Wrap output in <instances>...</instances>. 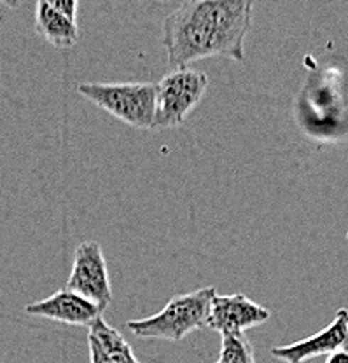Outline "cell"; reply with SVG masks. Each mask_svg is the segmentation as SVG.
Listing matches in <instances>:
<instances>
[{
    "mask_svg": "<svg viewBox=\"0 0 348 363\" xmlns=\"http://www.w3.org/2000/svg\"><path fill=\"white\" fill-rule=\"evenodd\" d=\"M256 0H186L163 23V45L172 67L205 58L245 62V39Z\"/></svg>",
    "mask_w": 348,
    "mask_h": 363,
    "instance_id": "1",
    "label": "cell"
},
{
    "mask_svg": "<svg viewBox=\"0 0 348 363\" xmlns=\"http://www.w3.org/2000/svg\"><path fill=\"white\" fill-rule=\"evenodd\" d=\"M214 286L195 290V292L175 295L158 315L130 320L126 323L128 330L142 339L183 340L189 332L207 328V320L210 315Z\"/></svg>",
    "mask_w": 348,
    "mask_h": 363,
    "instance_id": "2",
    "label": "cell"
},
{
    "mask_svg": "<svg viewBox=\"0 0 348 363\" xmlns=\"http://www.w3.org/2000/svg\"><path fill=\"white\" fill-rule=\"evenodd\" d=\"M77 91L97 107L138 130H153L156 84L153 82H85Z\"/></svg>",
    "mask_w": 348,
    "mask_h": 363,
    "instance_id": "3",
    "label": "cell"
},
{
    "mask_svg": "<svg viewBox=\"0 0 348 363\" xmlns=\"http://www.w3.org/2000/svg\"><path fill=\"white\" fill-rule=\"evenodd\" d=\"M209 88L203 72L179 68L170 72L156 84V117L154 128H175L186 121Z\"/></svg>",
    "mask_w": 348,
    "mask_h": 363,
    "instance_id": "4",
    "label": "cell"
},
{
    "mask_svg": "<svg viewBox=\"0 0 348 363\" xmlns=\"http://www.w3.org/2000/svg\"><path fill=\"white\" fill-rule=\"evenodd\" d=\"M65 289L88 298L105 311L112 302L111 279L104 252L97 241H85L75 248L72 272Z\"/></svg>",
    "mask_w": 348,
    "mask_h": 363,
    "instance_id": "5",
    "label": "cell"
},
{
    "mask_svg": "<svg viewBox=\"0 0 348 363\" xmlns=\"http://www.w3.org/2000/svg\"><path fill=\"white\" fill-rule=\"evenodd\" d=\"M271 318V313L241 294L219 295L212 298L207 328L221 334H245Z\"/></svg>",
    "mask_w": 348,
    "mask_h": 363,
    "instance_id": "6",
    "label": "cell"
},
{
    "mask_svg": "<svg viewBox=\"0 0 348 363\" xmlns=\"http://www.w3.org/2000/svg\"><path fill=\"white\" fill-rule=\"evenodd\" d=\"M339 350H348V309L342 308L335 320L317 334L298 342L271 350V357L286 363H305L317 357H327Z\"/></svg>",
    "mask_w": 348,
    "mask_h": 363,
    "instance_id": "7",
    "label": "cell"
},
{
    "mask_svg": "<svg viewBox=\"0 0 348 363\" xmlns=\"http://www.w3.org/2000/svg\"><path fill=\"white\" fill-rule=\"evenodd\" d=\"M25 311L28 315L43 316L58 323L77 325V327H92L104 313L88 298L81 297L69 289H62L44 301L28 304Z\"/></svg>",
    "mask_w": 348,
    "mask_h": 363,
    "instance_id": "8",
    "label": "cell"
},
{
    "mask_svg": "<svg viewBox=\"0 0 348 363\" xmlns=\"http://www.w3.org/2000/svg\"><path fill=\"white\" fill-rule=\"evenodd\" d=\"M36 30L49 44L58 49H69L77 43V21L49 7L43 0L36 4Z\"/></svg>",
    "mask_w": 348,
    "mask_h": 363,
    "instance_id": "9",
    "label": "cell"
},
{
    "mask_svg": "<svg viewBox=\"0 0 348 363\" xmlns=\"http://www.w3.org/2000/svg\"><path fill=\"white\" fill-rule=\"evenodd\" d=\"M89 337L94 339L111 363H140L126 339L116 328L105 323L104 318H98L89 327Z\"/></svg>",
    "mask_w": 348,
    "mask_h": 363,
    "instance_id": "10",
    "label": "cell"
},
{
    "mask_svg": "<svg viewBox=\"0 0 348 363\" xmlns=\"http://www.w3.org/2000/svg\"><path fill=\"white\" fill-rule=\"evenodd\" d=\"M221 351L215 363H256L252 342L245 334H221Z\"/></svg>",
    "mask_w": 348,
    "mask_h": 363,
    "instance_id": "11",
    "label": "cell"
},
{
    "mask_svg": "<svg viewBox=\"0 0 348 363\" xmlns=\"http://www.w3.org/2000/svg\"><path fill=\"white\" fill-rule=\"evenodd\" d=\"M49 7L60 11L62 14H65L70 20H77V9H79V0H43Z\"/></svg>",
    "mask_w": 348,
    "mask_h": 363,
    "instance_id": "12",
    "label": "cell"
},
{
    "mask_svg": "<svg viewBox=\"0 0 348 363\" xmlns=\"http://www.w3.org/2000/svg\"><path fill=\"white\" fill-rule=\"evenodd\" d=\"M88 344H89V363H111L105 353L102 351V347L94 342V339H92L88 335Z\"/></svg>",
    "mask_w": 348,
    "mask_h": 363,
    "instance_id": "13",
    "label": "cell"
},
{
    "mask_svg": "<svg viewBox=\"0 0 348 363\" xmlns=\"http://www.w3.org/2000/svg\"><path fill=\"white\" fill-rule=\"evenodd\" d=\"M325 363H348V350H339L335 353L327 354Z\"/></svg>",
    "mask_w": 348,
    "mask_h": 363,
    "instance_id": "14",
    "label": "cell"
},
{
    "mask_svg": "<svg viewBox=\"0 0 348 363\" xmlns=\"http://www.w3.org/2000/svg\"><path fill=\"white\" fill-rule=\"evenodd\" d=\"M20 2L21 0H0V4H4V6L9 7V9H18V7H20Z\"/></svg>",
    "mask_w": 348,
    "mask_h": 363,
    "instance_id": "15",
    "label": "cell"
}]
</instances>
